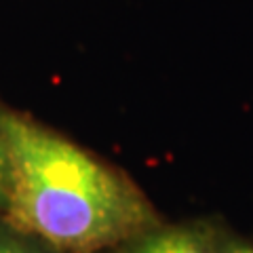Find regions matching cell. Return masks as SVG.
Segmentation results:
<instances>
[{
  "label": "cell",
  "instance_id": "obj_1",
  "mask_svg": "<svg viewBox=\"0 0 253 253\" xmlns=\"http://www.w3.org/2000/svg\"><path fill=\"white\" fill-rule=\"evenodd\" d=\"M2 221L57 253L121 249L163 224L121 169L36 121L0 108Z\"/></svg>",
  "mask_w": 253,
  "mask_h": 253
},
{
  "label": "cell",
  "instance_id": "obj_2",
  "mask_svg": "<svg viewBox=\"0 0 253 253\" xmlns=\"http://www.w3.org/2000/svg\"><path fill=\"white\" fill-rule=\"evenodd\" d=\"M226 239L209 224H161L154 230L123 245L118 253H224Z\"/></svg>",
  "mask_w": 253,
  "mask_h": 253
},
{
  "label": "cell",
  "instance_id": "obj_3",
  "mask_svg": "<svg viewBox=\"0 0 253 253\" xmlns=\"http://www.w3.org/2000/svg\"><path fill=\"white\" fill-rule=\"evenodd\" d=\"M46 249L42 243H36L30 236L13 230L6 221L0 224V253H49Z\"/></svg>",
  "mask_w": 253,
  "mask_h": 253
},
{
  "label": "cell",
  "instance_id": "obj_4",
  "mask_svg": "<svg viewBox=\"0 0 253 253\" xmlns=\"http://www.w3.org/2000/svg\"><path fill=\"white\" fill-rule=\"evenodd\" d=\"M224 253H253V243L239 241V239H230V236H228Z\"/></svg>",
  "mask_w": 253,
  "mask_h": 253
},
{
  "label": "cell",
  "instance_id": "obj_5",
  "mask_svg": "<svg viewBox=\"0 0 253 253\" xmlns=\"http://www.w3.org/2000/svg\"><path fill=\"white\" fill-rule=\"evenodd\" d=\"M4 209V196H2V190H0V213Z\"/></svg>",
  "mask_w": 253,
  "mask_h": 253
}]
</instances>
